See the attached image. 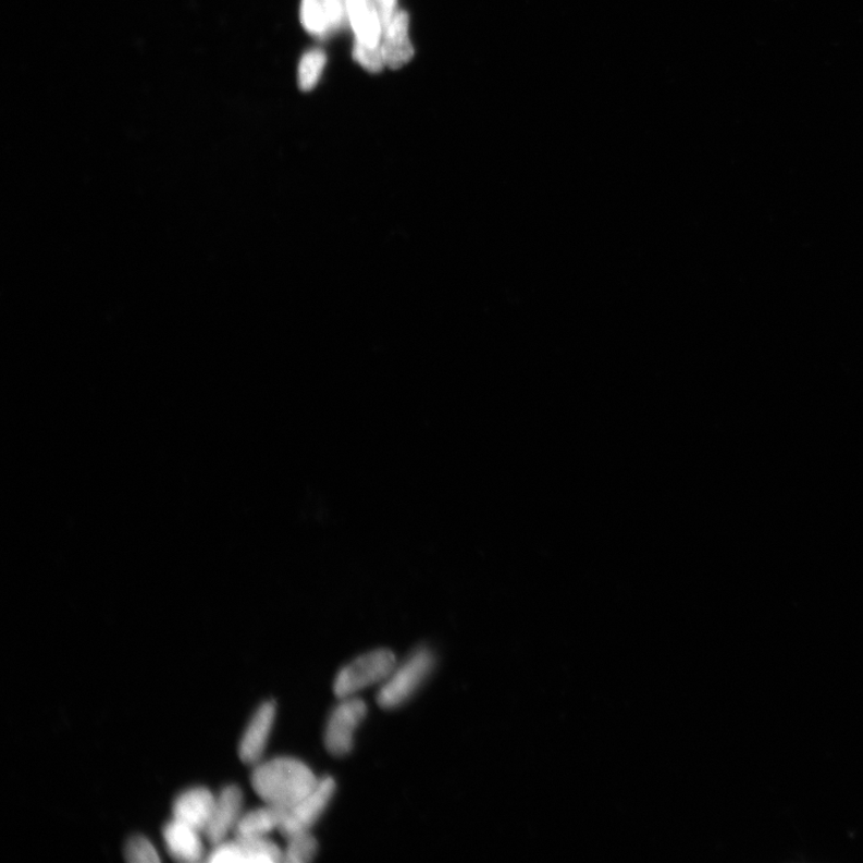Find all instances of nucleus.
Instances as JSON below:
<instances>
[{"label":"nucleus","mask_w":863,"mask_h":863,"mask_svg":"<svg viewBox=\"0 0 863 863\" xmlns=\"http://www.w3.org/2000/svg\"><path fill=\"white\" fill-rule=\"evenodd\" d=\"M256 794L267 805L289 809L309 796L319 782L309 765L292 756L258 763L251 777Z\"/></svg>","instance_id":"1"},{"label":"nucleus","mask_w":863,"mask_h":863,"mask_svg":"<svg viewBox=\"0 0 863 863\" xmlns=\"http://www.w3.org/2000/svg\"><path fill=\"white\" fill-rule=\"evenodd\" d=\"M435 662V655L430 648L416 650L382 683L377 695L378 704L383 708H396L405 704L431 676Z\"/></svg>","instance_id":"2"},{"label":"nucleus","mask_w":863,"mask_h":863,"mask_svg":"<svg viewBox=\"0 0 863 863\" xmlns=\"http://www.w3.org/2000/svg\"><path fill=\"white\" fill-rule=\"evenodd\" d=\"M396 666V656L387 649L361 655L338 671L334 682L335 695L340 700L349 699L373 685L383 683Z\"/></svg>","instance_id":"3"},{"label":"nucleus","mask_w":863,"mask_h":863,"mask_svg":"<svg viewBox=\"0 0 863 863\" xmlns=\"http://www.w3.org/2000/svg\"><path fill=\"white\" fill-rule=\"evenodd\" d=\"M368 714V705L357 696L341 700L331 713L325 727L326 750L335 755L348 754L354 747V736Z\"/></svg>","instance_id":"4"},{"label":"nucleus","mask_w":863,"mask_h":863,"mask_svg":"<svg viewBox=\"0 0 863 863\" xmlns=\"http://www.w3.org/2000/svg\"><path fill=\"white\" fill-rule=\"evenodd\" d=\"M336 790L334 778L319 779L318 785L309 796L303 798L294 806L285 810L279 831L286 838L310 831L325 812Z\"/></svg>","instance_id":"5"},{"label":"nucleus","mask_w":863,"mask_h":863,"mask_svg":"<svg viewBox=\"0 0 863 863\" xmlns=\"http://www.w3.org/2000/svg\"><path fill=\"white\" fill-rule=\"evenodd\" d=\"M207 861L212 863H276L283 861V850L267 837L234 836L210 851Z\"/></svg>","instance_id":"6"},{"label":"nucleus","mask_w":863,"mask_h":863,"mask_svg":"<svg viewBox=\"0 0 863 863\" xmlns=\"http://www.w3.org/2000/svg\"><path fill=\"white\" fill-rule=\"evenodd\" d=\"M244 796L238 786L224 787L217 796L210 822L204 835L212 846L226 841L234 834L243 815Z\"/></svg>","instance_id":"7"},{"label":"nucleus","mask_w":863,"mask_h":863,"mask_svg":"<svg viewBox=\"0 0 863 863\" xmlns=\"http://www.w3.org/2000/svg\"><path fill=\"white\" fill-rule=\"evenodd\" d=\"M276 717V704L268 701L259 706L248 723L241 744L239 756L246 764L261 762Z\"/></svg>","instance_id":"8"},{"label":"nucleus","mask_w":863,"mask_h":863,"mask_svg":"<svg viewBox=\"0 0 863 863\" xmlns=\"http://www.w3.org/2000/svg\"><path fill=\"white\" fill-rule=\"evenodd\" d=\"M345 0H303L300 19L304 28L315 37L325 38L343 25L347 13Z\"/></svg>","instance_id":"9"},{"label":"nucleus","mask_w":863,"mask_h":863,"mask_svg":"<svg viewBox=\"0 0 863 863\" xmlns=\"http://www.w3.org/2000/svg\"><path fill=\"white\" fill-rule=\"evenodd\" d=\"M217 796L204 787L187 789L173 803V818L206 831L214 810Z\"/></svg>","instance_id":"10"},{"label":"nucleus","mask_w":863,"mask_h":863,"mask_svg":"<svg viewBox=\"0 0 863 863\" xmlns=\"http://www.w3.org/2000/svg\"><path fill=\"white\" fill-rule=\"evenodd\" d=\"M200 834L204 833L173 818L163 829V838L170 855L182 862L202 861L206 851Z\"/></svg>","instance_id":"11"},{"label":"nucleus","mask_w":863,"mask_h":863,"mask_svg":"<svg viewBox=\"0 0 863 863\" xmlns=\"http://www.w3.org/2000/svg\"><path fill=\"white\" fill-rule=\"evenodd\" d=\"M409 16L406 11H397L396 16L383 33L382 50L385 65L390 69L404 67L414 57V47L408 35Z\"/></svg>","instance_id":"12"},{"label":"nucleus","mask_w":863,"mask_h":863,"mask_svg":"<svg viewBox=\"0 0 863 863\" xmlns=\"http://www.w3.org/2000/svg\"><path fill=\"white\" fill-rule=\"evenodd\" d=\"M346 3L357 40L370 47L381 46L383 26L374 0H346Z\"/></svg>","instance_id":"13"},{"label":"nucleus","mask_w":863,"mask_h":863,"mask_svg":"<svg viewBox=\"0 0 863 863\" xmlns=\"http://www.w3.org/2000/svg\"><path fill=\"white\" fill-rule=\"evenodd\" d=\"M285 814V809L267 805L250 812L243 813L242 818L236 825L234 836L239 837H267L269 834L279 830Z\"/></svg>","instance_id":"14"},{"label":"nucleus","mask_w":863,"mask_h":863,"mask_svg":"<svg viewBox=\"0 0 863 863\" xmlns=\"http://www.w3.org/2000/svg\"><path fill=\"white\" fill-rule=\"evenodd\" d=\"M288 844L283 850V861L288 863L311 862L318 851L317 839L310 831L300 833L287 838Z\"/></svg>","instance_id":"15"},{"label":"nucleus","mask_w":863,"mask_h":863,"mask_svg":"<svg viewBox=\"0 0 863 863\" xmlns=\"http://www.w3.org/2000/svg\"><path fill=\"white\" fill-rule=\"evenodd\" d=\"M326 63V54L321 49L307 52L299 65V87L304 91L312 90Z\"/></svg>","instance_id":"16"},{"label":"nucleus","mask_w":863,"mask_h":863,"mask_svg":"<svg viewBox=\"0 0 863 863\" xmlns=\"http://www.w3.org/2000/svg\"><path fill=\"white\" fill-rule=\"evenodd\" d=\"M126 860L134 863H157L160 856L156 847L144 836L128 839L125 848Z\"/></svg>","instance_id":"17"},{"label":"nucleus","mask_w":863,"mask_h":863,"mask_svg":"<svg viewBox=\"0 0 863 863\" xmlns=\"http://www.w3.org/2000/svg\"><path fill=\"white\" fill-rule=\"evenodd\" d=\"M353 56L363 69L372 74L381 73L385 65L382 45L370 47L357 40L354 45Z\"/></svg>","instance_id":"18"},{"label":"nucleus","mask_w":863,"mask_h":863,"mask_svg":"<svg viewBox=\"0 0 863 863\" xmlns=\"http://www.w3.org/2000/svg\"><path fill=\"white\" fill-rule=\"evenodd\" d=\"M378 14H380L383 33L390 26V23L393 22L394 17L397 14L396 4L397 0H374Z\"/></svg>","instance_id":"19"}]
</instances>
